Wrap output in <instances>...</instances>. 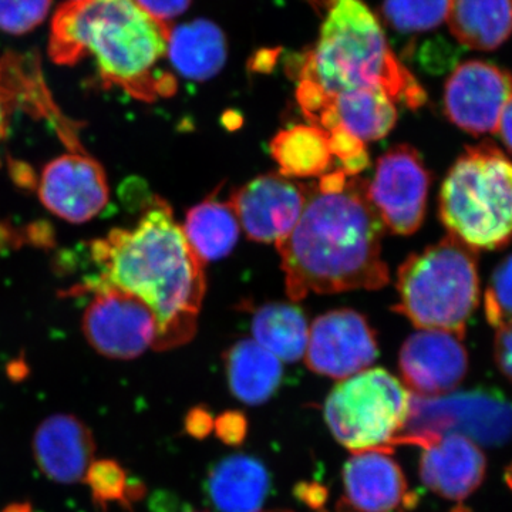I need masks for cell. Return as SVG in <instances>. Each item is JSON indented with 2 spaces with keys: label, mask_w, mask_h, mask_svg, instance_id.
Returning a JSON list of instances; mask_svg holds the SVG:
<instances>
[{
  "label": "cell",
  "mask_w": 512,
  "mask_h": 512,
  "mask_svg": "<svg viewBox=\"0 0 512 512\" xmlns=\"http://www.w3.org/2000/svg\"><path fill=\"white\" fill-rule=\"evenodd\" d=\"M494 359L498 370L512 382V320L497 328Z\"/></svg>",
  "instance_id": "33"
},
{
  "label": "cell",
  "mask_w": 512,
  "mask_h": 512,
  "mask_svg": "<svg viewBox=\"0 0 512 512\" xmlns=\"http://www.w3.org/2000/svg\"><path fill=\"white\" fill-rule=\"evenodd\" d=\"M382 220L367 197V181L349 177L340 191L309 187L295 228L276 242L293 302L311 293L376 291L389 284L382 258Z\"/></svg>",
  "instance_id": "2"
},
{
  "label": "cell",
  "mask_w": 512,
  "mask_h": 512,
  "mask_svg": "<svg viewBox=\"0 0 512 512\" xmlns=\"http://www.w3.org/2000/svg\"><path fill=\"white\" fill-rule=\"evenodd\" d=\"M271 154L286 178L319 177L328 173L333 156L328 133L315 126H293L271 141Z\"/></svg>",
  "instance_id": "25"
},
{
  "label": "cell",
  "mask_w": 512,
  "mask_h": 512,
  "mask_svg": "<svg viewBox=\"0 0 512 512\" xmlns=\"http://www.w3.org/2000/svg\"><path fill=\"white\" fill-rule=\"evenodd\" d=\"M52 0H0V32L26 35L42 25Z\"/></svg>",
  "instance_id": "30"
},
{
  "label": "cell",
  "mask_w": 512,
  "mask_h": 512,
  "mask_svg": "<svg viewBox=\"0 0 512 512\" xmlns=\"http://www.w3.org/2000/svg\"><path fill=\"white\" fill-rule=\"evenodd\" d=\"M231 393L249 406L271 399L284 379L281 360L262 348L254 339H242L224 355Z\"/></svg>",
  "instance_id": "20"
},
{
  "label": "cell",
  "mask_w": 512,
  "mask_h": 512,
  "mask_svg": "<svg viewBox=\"0 0 512 512\" xmlns=\"http://www.w3.org/2000/svg\"><path fill=\"white\" fill-rule=\"evenodd\" d=\"M214 427L224 443L239 444L247 436L248 423L242 413L225 412L214 420Z\"/></svg>",
  "instance_id": "32"
},
{
  "label": "cell",
  "mask_w": 512,
  "mask_h": 512,
  "mask_svg": "<svg viewBox=\"0 0 512 512\" xmlns=\"http://www.w3.org/2000/svg\"><path fill=\"white\" fill-rule=\"evenodd\" d=\"M505 483H507L508 488L512 491V463L505 470Z\"/></svg>",
  "instance_id": "39"
},
{
  "label": "cell",
  "mask_w": 512,
  "mask_h": 512,
  "mask_svg": "<svg viewBox=\"0 0 512 512\" xmlns=\"http://www.w3.org/2000/svg\"><path fill=\"white\" fill-rule=\"evenodd\" d=\"M99 284L141 299L157 320L154 350L178 348L194 338L207 284L198 258L175 221L171 205L154 197L136 227L114 229L93 244Z\"/></svg>",
  "instance_id": "1"
},
{
  "label": "cell",
  "mask_w": 512,
  "mask_h": 512,
  "mask_svg": "<svg viewBox=\"0 0 512 512\" xmlns=\"http://www.w3.org/2000/svg\"><path fill=\"white\" fill-rule=\"evenodd\" d=\"M22 104H35L40 113H56L37 59L13 53L0 55V143L8 134L10 116Z\"/></svg>",
  "instance_id": "26"
},
{
  "label": "cell",
  "mask_w": 512,
  "mask_h": 512,
  "mask_svg": "<svg viewBox=\"0 0 512 512\" xmlns=\"http://www.w3.org/2000/svg\"><path fill=\"white\" fill-rule=\"evenodd\" d=\"M271 477L258 458L234 454L212 467L207 494L220 512H262Z\"/></svg>",
  "instance_id": "18"
},
{
  "label": "cell",
  "mask_w": 512,
  "mask_h": 512,
  "mask_svg": "<svg viewBox=\"0 0 512 512\" xmlns=\"http://www.w3.org/2000/svg\"><path fill=\"white\" fill-rule=\"evenodd\" d=\"M447 22L458 43L491 52L512 35V0H450Z\"/></svg>",
  "instance_id": "22"
},
{
  "label": "cell",
  "mask_w": 512,
  "mask_h": 512,
  "mask_svg": "<svg viewBox=\"0 0 512 512\" xmlns=\"http://www.w3.org/2000/svg\"><path fill=\"white\" fill-rule=\"evenodd\" d=\"M212 427H214V420H212L210 412L200 409V407L191 410L187 419H185V429L197 439L207 436Z\"/></svg>",
  "instance_id": "35"
},
{
  "label": "cell",
  "mask_w": 512,
  "mask_h": 512,
  "mask_svg": "<svg viewBox=\"0 0 512 512\" xmlns=\"http://www.w3.org/2000/svg\"><path fill=\"white\" fill-rule=\"evenodd\" d=\"M448 235L473 251L512 242V161L493 141L466 148L448 170L439 195Z\"/></svg>",
  "instance_id": "5"
},
{
  "label": "cell",
  "mask_w": 512,
  "mask_h": 512,
  "mask_svg": "<svg viewBox=\"0 0 512 512\" xmlns=\"http://www.w3.org/2000/svg\"><path fill=\"white\" fill-rule=\"evenodd\" d=\"M399 369L404 386L413 396H446L466 379L468 352L463 339L453 333L420 329L403 343Z\"/></svg>",
  "instance_id": "14"
},
{
  "label": "cell",
  "mask_w": 512,
  "mask_h": 512,
  "mask_svg": "<svg viewBox=\"0 0 512 512\" xmlns=\"http://www.w3.org/2000/svg\"><path fill=\"white\" fill-rule=\"evenodd\" d=\"M326 133L329 137L330 153L333 157L339 158L342 170L348 177H356L357 174L369 167L370 157L363 141L343 127L333 128Z\"/></svg>",
  "instance_id": "31"
},
{
  "label": "cell",
  "mask_w": 512,
  "mask_h": 512,
  "mask_svg": "<svg viewBox=\"0 0 512 512\" xmlns=\"http://www.w3.org/2000/svg\"><path fill=\"white\" fill-rule=\"evenodd\" d=\"M497 133L501 141H503L505 148L512 154V97L511 100L508 101L507 106H505L503 114H501Z\"/></svg>",
  "instance_id": "36"
},
{
  "label": "cell",
  "mask_w": 512,
  "mask_h": 512,
  "mask_svg": "<svg viewBox=\"0 0 512 512\" xmlns=\"http://www.w3.org/2000/svg\"><path fill=\"white\" fill-rule=\"evenodd\" d=\"M266 512H295L291 510H274V511H266ZM332 512H357L353 510L352 507H349L348 504L345 503V500H340L338 504H336L335 510Z\"/></svg>",
  "instance_id": "38"
},
{
  "label": "cell",
  "mask_w": 512,
  "mask_h": 512,
  "mask_svg": "<svg viewBox=\"0 0 512 512\" xmlns=\"http://www.w3.org/2000/svg\"><path fill=\"white\" fill-rule=\"evenodd\" d=\"M397 293L393 311L416 328L443 330L463 339L480 303L477 252L447 235L403 262Z\"/></svg>",
  "instance_id": "6"
},
{
  "label": "cell",
  "mask_w": 512,
  "mask_h": 512,
  "mask_svg": "<svg viewBox=\"0 0 512 512\" xmlns=\"http://www.w3.org/2000/svg\"><path fill=\"white\" fill-rule=\"evenodd\" d=\"M450 0H384L383 16L403 33L427 32L447 19Z\"/></svg>",
  "instance_id": "28"
},
{
  "label": "cell",
  "mask_w": 512,
  "mask_h": 512,
  "mask_svg": "<svg viewBox=\"0 0 512 512\" xmlns=\"http://www.w3.org/2000/svg\"><path fill=\"white\" fill-rule=\"evenodd\" d=\"M252 336L258 345L281 362H298L305 356L309 328L298 306L289 303H266L252 315Z\"/></svg>",
  "instance_id": "24"
},
{
  "label": "cell",
  "mask_w": 512,
  "mask_h": 512,
  "mask_svg": "<svg viewBox=\"0 0 512 512\" xmlns=\"http://www.w3.org/2000/svg\"><path fill=\"white\" fill-rule=\"evenodd\" d=\"M430 184L419 151L400 144L377 160L375 175L367 181V197L387 231L412 235L426 217Z\"/></svg>",
  "instance_id": "9"
},
{
  "label": "cell",
  "mask_w": 512,
  "mask_h": 512,
  "mask_svg": "<svg viewBox=\"0 0 512 512\" xmlns=\"http://www.w3.org/2000/svg\"><path fill=\"white\" fill-rule=\"evenodd\" d=\"M43 205L72 224L93 220L110 198L103 167L84 154H64L50 161L39 181Z\"/></svg>",
  "instance_id": "15"
},
{
  "label": "cell",
  "mask_w": 512,
  "mask_h": 512,
  "mask_svg": "<svg viewBox=\"0 0 512 512\" xmlns=\"http://www.w3.org/2000/svg\"><path fill=\"white\" fill-rule=\"evenodd\" d=\"M318 45L299 67L296 99L312 126L319 127L330 100L356 90H382L416 110L427 96L399 62L379 20L362 0H328Z\"/></svg>",
  "instance_id": "3"
},
{
  "label": "cell",
  "mask_w": 512,
  "mask_h": 512,
  "mask_svg": "<svg viewBox=\"0 0 512 512\" xmlns=\"http://www.w3.org/2000/svg\"><path fill=\"white\" fill-rule=\"evenodd\" d=\"M84 288L93 292L94 298L84 312L82 328L97 353L131 360L153 348L157 320L146 303L116 286L90 281Z\"/></svg>",
  "instance_id": "8"
},
{
  "label": "cell",
  "mask_w": 512,
  "mask_h": 512,
  "mask_svg": "<svg viewBox=\"0 0 512 512\" xmlns=\"http://www.w3.org/2000/svg\"><path fill=\"white\" fill-rule=\"evenodd\" d=\"M140 8L146 10L160 22H168L183 15L190 8L192 0H136Z\"/></svg>",
  "instance_id": "34"
},
{
  "label": "cell",
  "mask_w": 512,
  "mask_h": 512,
  "mask_svg": "<svg viewBox=\"0 0 512 512\" xmlns=\"http://www.w3.org/2000/svg\"><path fill=\"white\" fill-rule=\"evenodd\" d=\"M512 97V73L497 64L468 60L456 67L444 86V114L471 134L495 133Z\"/></svg>",
  "instance_id": "10"
},
{
  "label": "cell",
  "mask_w": 512,
  "mask_h": 512,
  "mask_svg": "<svg viewBox=\"0 0 512 512\" xmlns=\"http://www.w3.org/2000/svg\"><path fill=\"white\" fill-rule=\"evenodd\" d=\"M451 512H471L470 508L466 507V505H457L456 508H453Z\"/></svg>",
  "instance_id": "40"
},
{
  "label": "cell",
  "mask_w": 512,
  "mask_h": 512,
  "mask_svg": "<svg viewBox=\"0 0 512 512\" xmlns=\"http://www.w3.org/2000/svg\"><path fill=\"white\" fill-rule=\"evenodd\" d=\"M342 477L343 500L357 512H396L414 501L402 467L390 451L353 453Z\"/></svg>",
  "instance_id": "17"
},
{
  "label": "cell",
  "mask_w": 512,
  "mask_h": 512,
  "mask_svg": "<svg viewBox=\"0 0 512 512\" xmlns=\"http://www.w3.org/2000/svg\"><path fill=\"white\" fill-rule=\"evenodd\" d=\"M400 444L421 448V481L441 498L466 500L485 480L487 458L466 434H409L397 437L394 447Z\"/></svg>",
  "instance_id": "12"
},
{
  "label": "cell",
  "mask_w": 512,
  "mask_h": 512,
  "mask_svg": "<svg viewBox=\"0 0 512 512\" xmlns=\"http://www.w3.org/2000/svg\"><path fill=\"white\" fill-rule=\"evenodd\" d=\"M412 399L413 394L392 373L366 369L336 384L323 414L330 433L352 453H392L409 421Z\"/></svg>",
  "instance_id": "7"
},
{
  "label": "cell",
  "mask_w": 512,
  "mask_h": 512,
  "mask_svg": "<svg viewBox=\"0 0 512 512\" xmlns=\"http://www.w3.org/2000/svg\"><path fill=\"white\" fill-rule=\"evenodd\" d=\"M308 195L309 187L266 174L238 188L229 204L249 239L276 244L298 224Z\"/></svg>",
  "instance_id": "13"
},
{
  "label": "cell",
  "mask_w": 512,
  "mask_h": 512,
  "mask_svg": "<svg viewBox=\"0 0 512 512\" xmlns=\"http://www.w3.org/2000/svg\"><path fill=\"white\" fill-rule=\"evenodd\" d=\"M305 356L313 373L345 380L375 363L379 345L365 316L352 309H336L312 323Z\"/></svg>",
  "instance_id": "11"
},
{
  "label": "cell",
  "mask_w": 512,
  "mask_h": 512,
  "mask_svg": "<svg viewBox=\"0 0 512 512\" xmlns=\"http://www.w3.org/2000/svg\"><path fill=\"white\" fill-rule=\"evenodd\" d=\"M484 311L487 322L495 329L512 320V254L505 256L491 275Z\"/></svg>",
  "instance_id": "29"
},
{
  "label": "cell",
  "mask_w": 512,
  "mask_h": 512,
  "mask_svg": "<svg viewBox=\"0 0 512 512\" xmlns=\"http://www.w3.org/2000/svg\"><path fill=\"white\" fill-rule=\"evenodd\" d=\"M83 483L89 485L94 504L104 512L111 503H119L131 510V503L146 493V488L140 483H130L123 466L110 458L94 460Z\"/></svg>",
  "instance_id": "27"
},
{
  "label": "cell",
  "mask_w": 512,
  "mask_h": 512,
  "mask_svg": "<svg viewBox=\"0 0 512 512\" xmlns=\"http://www.w3.org/2000/svg\"><path fill=\"white\" fill-rule=\"evenodd\" d=\"M168 36L170 28L136 0H69L53 16L47 52L60 66L92 56L104 83L153 101L175 89L171 79L154 76L167 56Z\"/></svg>",
  "instance_id": "4"
},
{
  "label": "cell",
  "mask_w": 512,
  "mask_h": 512,
  "mask_svg": "<svg viewBox=\"0 0 512 512\" xmlns=\"http://www.w3.org/2000/svg\"><path fill=\"white\" fill-rule=\"evenodd\" d=\"M2 512H35L30 503H13L3 508Z\"/></svg>",
  "instance_id": "37"
},
{
  "label": "cell",
  "mask_w": 512,
  "mask_h": 512,
  "mask_svg": "<svg viewBox=\"0 0 512 512\" xmlns=\"http://www.w3.org/2000/svg\"><path fill=\"white\" fill-rule=\"evenodd\" d=\"M33 456L37 467L57 484L83 483L96 456L93 431L73 414L47 417L33 436Z\"/></svg>",
  "instance_id": "16"
},
{
  "label": "cell",
  "mask_w": 512,
  "mask_h": 512,
  "mask_svg": "<svg viewBox=\"0 0 512 512\" xmlns=\"http://www.w3.org/2000/svg\"><path fill=\"white\" fill-rule=\"evenodd\" d=\"M167 55L185 79L205 82L225 66L227 40L215 23L197 19L170 29Z\"/></svg>",
  "instance_id": "19"
},
{
  "label": "cell",
  "mask_w": 512,
  "mask_h": 512,
  "mask_svg": "<svg viewBox=\"0 0 512 512\" xmlns=\"http://www.w3.org/2000/svg\"><path fill=\"white\" fill-rule=\"evenodd\" d=\"M397 121L394 101L382 90H356L338 94L330 100L319 128L330 131L343 127L363 143L380 140L392 131Z\"/></svg>",
  "instance_id": "21"
},
{
  "label": "cell",
  "mask_w": 512,
  "mask_h": 512,
  "mask_svg": "<svg viewBox=\"0 0 512 512\" xmlns=\"http://www.w3.org/2000/svg\"><path fill=\"white\" fill-rule=\"evenodd\" d=\"M183 231L205 264L221 261L234 251L241 225L229 202L208 198L188 211Z\"/></svg>",
  "instance_id": "23"
}]
</instances>
